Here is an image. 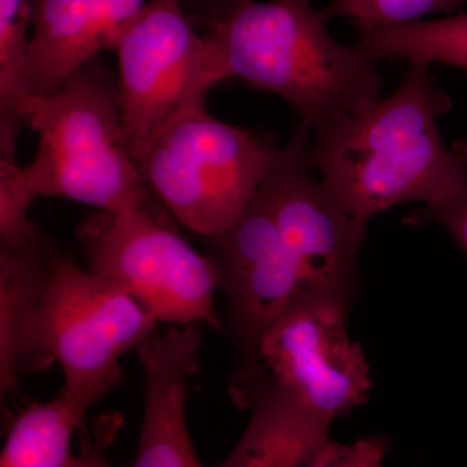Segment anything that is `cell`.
I'll return each mask as SVG.
<instances>
[{"mask_svg":"<svg viewBox=\"0 0 467 467\" xmlns=\"http://www.w3.org/2000/svg\"><path fill=\"white\" fill-rule=\"evenodd\" d=\"M326 21L310 0H245L205 26L234 77L284 98L316 133L367 109L382 90L376 58L358 43L335 41Z\"/></svg>","mask_w":467,"mask_h":467,"instance_id":"cell-2","label":"cell"},{"mask_svg":"<svg viewBox=\"0 0 467 467\" xmlns=\"http://www.w3.org/2000/svg\"><path fill=\"white\" fill-rule=\"evenodd\" d=\"M201 322L171 324L135 347L144 371V417L135 467H199L186 422L187 379L199 370Z\"/></svg>","mask_w":467,"mask_h":467,"instance_id":"cell-10","label":"cell"},{"mask_svg":"<svg viewBox=\"0 0 467 467\" xmlns=\"http://www.w3.org/2000/svg\"><path fill=\"white\" fill-rule=\"evenodd\" d=\"M119 97L131 156L178 117L205 106L214 86L234 77L223 46L202 36L181 0H150L116 48Z\"/></svg>","mask_w":467,"mask_h":467,"instance_id":"cell-8","label":"cell"},{"mask_svg":"<svg viewBox=\"0 0 467 467\" xmlns=\"http://www.w3.org/2000/svg\"><path fill=\"white\" fill-rule=\"evenodd\" d=\"M186 3L190 8L196 11V15L204 20L205 24L211 21L217 20V18L225 16L227 12L238 7L245 0H181Z\"/></svg>","mask_w":467,"mask_h":467,"instance_id":"cell-20","label":"cell"},{"mask_svg":"<svg viewBox=\"0 0 467 467\" xmlns=\"http://www.w3.org/2000/svg\"><path fill=\"white\" fill-rule=\"evenodd\" d=\"M78 234L88 269L121 285L159 321L220 327L216 267L178 235L174 223L138 208L100 211Z\"/></svg>","mask_w":467,"mask_h":467,"instance_id":"cell-9","label":"cell"},{"mask_svg":"<svg viewBox=\"0 0 467 467\" xmlns=\"http://www.w3.org/2000/svg\"><path fill=\"white\" fill-rule=\"evenodd\" d=\"M24 122L39 134L23 168L38 196H57L109 213L143 209L167 223L171 212L144 182L126 140L119 81L94 57L50 97L27 95Z\"/></svg>","mask_w":467,"mask_h":467,"instance_id":"cell-3","label":"cell"},{"mask_svg":"<svg viewBox=\"0 0 467 467\" xmlns=\"http://www.w3.org/2000/svg\"><path fill=\"white\" fill-rule=\"evenodd\" d=\"M34 0H0V115L23 119ZM24 121V119H23ZM26 124V122H24Z\"/></svg>","mask_w":467,"mask_h":467,"instance_id":"cell-17","label":"cell"},{"mask_svg":"<svg viewBox=\"0 0 467 467\" xmlns=\"http://www.w3.org/2000/svg\"><path fill=\"white\" fill-rule=\"evenodd\" d=\"M348 309L318 297L291 303L261 337L252 367L230 378L234 405L282 402L333 423L367 402L370 368L361 344L349 339Z\"/></svg>","mask_w":467,"mask_h":467,"instance_id":"cell-5","label":"cell"},{"mask_svg":"<svg viewBox=\"0 0 467 467\" xmlns=\"http://www.w3.org/2000/svg\"><path fill=\"white\" fill-rule=\"evenodd\" d=\"M144 0H34L26 88L50 97L104 50H115Z\"/></svg>","mask_w":467,"mask_h":467,"instance_id":"cell-11","label":"cell"},{"mask_svg":"<svg viewBox=\"0 0 467 467\" xmlns=\"http://www.w3.org/2000/svg\"><path fill=\"white\" fill-rule=\"evenodd\" d=\"M358 45L376 60L441 63L467 70V14L358 29Z\"/></svg>","mask_w":467,"mask_h":467,"instance_id":"cell-15","label":"cell"},{"mask_svg":"<svg viewBox=\"0 0 467 467\" xmlns=\"http://www.w3.org/2000/svg\"><path fill=\"white\" fill-rule=\"evenodd\" d=\"M467 0H333L321 9L326 20L352 18L358 29L398 26L436 12H451Z\"/></svg>","mask_w":467,"mask_h":467,"instance_id":"cell-18","label":"cell"},{"mask_svg":"<svg viewBox=\"0 0 467 467\" xmlns=\"http://www.w3.org/2000/svg\"><path fill=\"white\" fill-rule=\"evenodd\" d=\"M57 248L48 236L26 248L0 247V399L36 371L34 335Z\"/></svg>","mask_w":467,"mask_h":467,"instance_id":"cell-12","label":"cell"},{"mask_svg":"<svg viewBox=\"0 0 467 467\" xmlns=\"http://www.w3.org/2000/svg\"><path fill=\"white\" fill-rule=\"evenodd\" d=\"M158 322L121 285L57 250L34 335L36 371L58 362L64 389L101 399L124 380L119 356L158 330Z\"/></svg>","mask_w":467,"mask_h":467,"instance_id":"cell-7","label":"cell"},{"mask_svg":"<svg viewBox=\"0 0 467 467\" xmlns=\"http://www.w3.org/2000/svg\"><path fill=\"white\" fill-rule=\"evenodd\" d=\"M100 399L61 389L47 402H32L12 422L0 454L2 467H79L70 448L88 409Z\"/></svg>","mask_w":467,"mask_h":467,"instance_id":"cell-14","label":"cell"},{"mask_svg":"<svg viewBox=\"0 0 467 467\" xmlns=\"http://www.w3.org/2000/svg\"><path fill=\"white\" fill-rule=\"evenodd\" d=\"M244 435L223 466H337L342 444L331 441V423L303 409L257 401Z\"/></svg>","mask_w":467,"mask_h":467,"instance_id":"cell-13","label":"cell"},{"mask_svg":"<svg viewBox=\"0 0 467 467\" xmlns=\"http://www.w3.org/2000/svg\"><path fill=\"white\" fill-rule=\"evenodd\" d=\"M425 61H409L389 97L316 131L309 161L359 223L405 204L431 205L462 186L467 140L448 147L439 119L453 109Z\"/></svg>","mask_w":467,"mask_h":467,"instance_id":"cell-1","label":"cell"},{"mask_svg":"<svg viewBox=\"0 0 467 467\" xmlns=\"http://www.w3.org/2000/svg\"><path fill=\"white\" fill-rule=\"evenodd\" d=\"M20 117L0 115V247L26 248L41 241L43 234L27 220L36 193L27 186L16 161Z\"/></svg>","mask_w":467,"mask_h":467,"instance_id":"cell-16","label":"cell"},{"mask_svg":"<svg viewBox=\"0 0 467 467\" xmlns=\"http://www.w3.org/2000/svg\"><path fill=\"white\" fill-rule=\"evenodd\" d=\"M205 239L238 352L234 373L252 367L261 337L295 300L318 297L350 306L348 285L279 226L260 186L227 232Z\"/></svg>","mask_w":467,"mask_h":467,"instance_id":"cell-6","label":"cell"},{"mask_svg":"<svg viewBox=\"0 0 467 467\" xmlns=\"http://www.w3.org/2000/svg\"><path fill=\"white\" fill-rule=\"evenodd\" d=\"M279 150L272 135L218 121L201 106L150 138L133 159L174 218L212 238L242 216Z\"/></svg>","mask_w":467,"mask_h":467,"instance_id":"cell-4","label":"cell"},{"mask_svg":"<svg viewBox=\"0 0 467 467\" xmlns=\"http://www.w3.org/2000/svg\"><path fill=\"white\" fill-rule=\"evenodd\" d=\"M404 223L410 226L438 223L453 236L467 256V173L456 192L435 204L423 205L405 218Z\"/></svg>","mask_w":467,"mask_h":467,"instance_id":"cell-19","label":"cell"}]
</instances>
